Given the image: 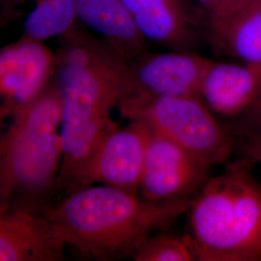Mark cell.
Segmentation results:
<instances>
[{"label": "cell", "instance_id": "obj_5", "mask_svg": "<svg viewBox=\"0 0 261 261\" xmlns=\"http://www.w3.org/2000/svg\"><path fill=\"white\" fill-rule=\"evenodd\" d=\"M117 108L122 117L146 124L211 167L226 164L235 150L231 128L219 121L199 98L137 93Z\"/></svg>", "mask_w": 261, "mask_h": 261}, {"label": "cell", "instance_id": "obj_12", "mask_svg": "<svg viewBox=\"0 0 261 261\" xmlns=\"http://www.w3.org/2000/svg\"><path fill=\"white\" fill-rule=\"evenodd\" d=\"M75 7L77 19L129 64L146 54V39L121 0H75Z\"/></svg>", "mask_w": 261, "mask_h": 261}, {"label": "cell", "instance_id": "obj_3", "mask_svg": "<svg viewBox=\"0 0 261 261\" xmlns=\"http://www.w3.org/2000/svg\"><path fill=\"white\" fill-rule=\"evenodd\" d=\"M11 118L0 140V208L42 212L58 190L63 158V106L54 79Z\"/></svg>", "mask_w": 261, "mask_h": 261}, {"label": "cell", "instance_id": "obj_16", "mask_svg": "<svg viewBox=\"0 0 261 261\" xmlns=\"http://www.w3.org/2000/svg\"><path fill=\"white\" fill-rule=\"evenodd\" d=\"M132 258L135 261L197 260L191 234L176 235L165 230L151 234L144 239Z\"/></svg>", "mask_w": 261, "mask_h": 261}, {"label": "cell", "instance_id": "obj_19", "mask_svg": "<svg viewBox=\"0 0 261 261\" xmlns=\"http://www.w3.org/2000/svg\"><path fill=\"white\" fill-rule=\"evenodd\" d=\"M253 0H222L219 7L215 11L214 14L207 18V21L224 19L235 12L242 9L243 7L250 4Z\"/></svg>", "mask_w": 261, "mask_h": 261}, {"label": "cell", "instance_id": "obj_4", "mask_svg": "<svg viewBox=\"0 0 261 261\" xmlns=\"http://www.w3.org/2000/svg\"><path fill=\"white\" fill-rule=\"evenodd\" d=\"M248 159L226 163L191 201L198 261L261 260V183Z\"/></svg>", "mask_w": 261, "mask_h": 261}, {"label": "cell", "instance_id": "obj_10", "mask_svg": "<svg viewBox=\"0 0 261 261\" xmlns=\"http://www.w3.org/2000/svg\"><path fill=\"white\" fill-rule=\"evenodd\" d=\"M0 260L60 261L66 246L41 212L24 208H0Z\"/></svg>", "mask_w": 261, "mask_h": 261}, {"label": "cell", "instance_id": "obj_6", "mask_svg": "<svg viewBox=\"0 0 261 261\" xmlns=\"http://www.w3.org/2000/svg\"><path fill=\"white\" fill-rule=\"evenodd\" d=\"M212 168L173 140L151 130L139 195L152 201L193 199L211 177Z\"/></svg>", "mask_w": 261, "mask_h": 261}, {"label": "cell", "instance_id": "obj_15", "mask_svg": "<svg viewBox=\"0 0 261 261\" xmlns=\"http://www.w3.org/2000/svg\"><path fill=\"white\" fill-rule=\"evenodd\" d=\"M75 0H35L23 23V37L46 41L62 36L75 27Z\"/></svg>", "mask_w": 261, "mask_h": 261}, {"label": "cell", "instance_id": "obj_17", "mask_svg": "<svg viewBox=\"0 0 261 261\" xmlns=\"http://www.w3.org/2000/svg\"><path fill=\"white\" fill-rule=\"evenodd\" d=\"M230 128L235 138V150L253 165L261 166V133Z\"/></svg>", "mask_w": 261, "mask_h": 261}, {"label": "cell", "instance_id": "obj_11", "mask_svg": "<svg viewBox=\"0 0 261 261\" xmlns=\"http://www.w3.org/2000/svg\"><path fill=\"white\" fill-rule=\"evenodd\" d=\"M261 92V64L214 62L201 86V100L216 116L238 119Z\"/></svg>", "mask_w": 261, "mask_h": 261}, {"label": "cell", "instance_id": "obj_9", "mask_svg": "<svg viewBox=\"0 0 261 261\" xmlns=\"http://www.w3.org/2000/svg\"><path fill=\"white\" fill-rule=\"evenodd\" d=\"M212 60L189 50L144 54L130 63L136 93L201 99Z\"/></svg>", "mask_w": 261, "mask_h": 261}, {"label": "cell", "instance_id": "obj_18", "mask_svg": "<svg viewBox=\"0 0 261 261\" xmlns=\"http://www.w3.org/2000/svg\"><path fill=\"white\" fill-rule=\"evenodd\" d=\"M230 127L240 130L261 133V92L252 107L236 119Z\"/></svg>", "mask_w": 261, "mask_h": 261}, {"label": "cell", "instance_id": "obj_1", "mask_svg": "<svg viewBox=\"0 0 261 261\" xmlns=\"http://www.w3.org/2000/svg\"><path fill=\"white\" fill-rule=\"evenodd\" d=\"M54 81L60 93L63 158L59 183L73 185L119 124L111 112L136 93L130 66L103 41L73 28L60 36Z\"/></svg>", "mask_w": 261, "mask_h": 261}, {"label": "cell", "instance_id": "obj_8", "mask_svg": "<svg viewBox=\"0 0 261 261\" xmlns=\"http://www.w3.org/2000/svg\"><path fill=\"white\" fill-rule=\"evenodd\" d=\"M56 55L43 41L23 37L0 53V115L12 117L32 103L55 76Z\"/></svg>", "mask_w": 261, "mask_h": 261}, {"label": "cell", "instance_id": "obj_13", "mask_svg": "<svg viewBox=\"0 0 261 261\" xmlns=\"http://www.w3.org/2000/svg\"><path fill=\"white\" fill-rule=\"evenodd\" d=\"M134 19L146 40L176 50L196 43V18L183 0H145Z\"/></svg>", "mask_w": 261, "mask_h": 261}, {"label": "cell", "instance_id": "obj_2", "mask_svg": "<svg viewBox=\"0 0 261 261\" xmlns=\"http://www.w3.org/2000/svg\"><path fill=\"white\" fill-rule=\"evenodd\" d=\"M191 201H152L101 184L76 190L41 213L68 246L97 260H118L132 257L151 234L166 230L188 212Z\"/></svg>", "mask_w": 261, "mask_h": 261}, {"label": "cell", "instance_id": "obj_7", "mask_svg": "<svg viewBox=\"0 0 261 261\" xmlns=\"http://www.w3.org/2000/svg\"><path fill=\"white\" fill-rule=\"evenodd\" d=\"M150 136L151 129L140 121H130L111 132L77 179L74 192L103 184L139 195Z\"/></svg>", "mask_w": 261, "mask_h": 261}, {"label": "cell", "instance_id": "obj_14", "mask_svg": "<svg viewBox=\"0 0 261 261\" xmlns=\"http://www.w3.org/2000/svg\"><path fill=\"white\" fill-rule=\"evenodd\" d=\"M207 30L216 51L240 62L261 64V0L224 19L207 21Z\"/></svg>", "mask_w": 261, "mask_h": 261}]
</instances>
